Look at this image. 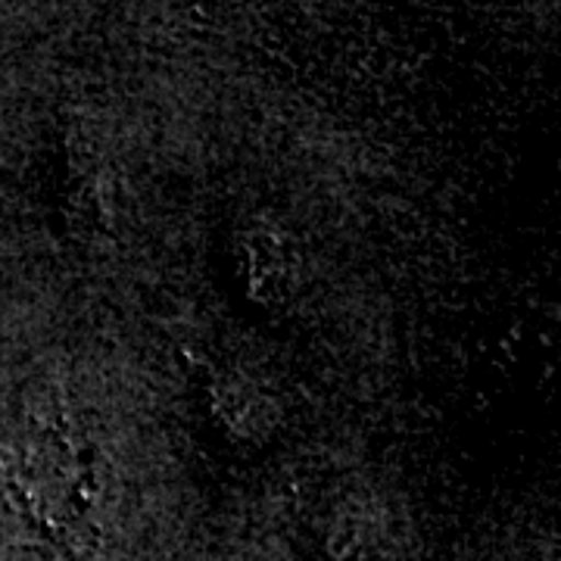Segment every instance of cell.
Here are the masks:
<instances>
[{
	"label": "cell",
	"instance_id": "cell-1",
	"mask_svg": "<svg viewBox=\"0 0 561 561\" xmlns=\"http://www.w3.org/2000/svg\"><path fill=\"white\" fill-rule=\"evenodd\" d=\"M0 474L28 522L60 549L79 552L94 505V468L62 412L22 415L0 440Z\"/></svg>",
	"mask_w": 561,
	"mask_h": 561
}]
</instances>
